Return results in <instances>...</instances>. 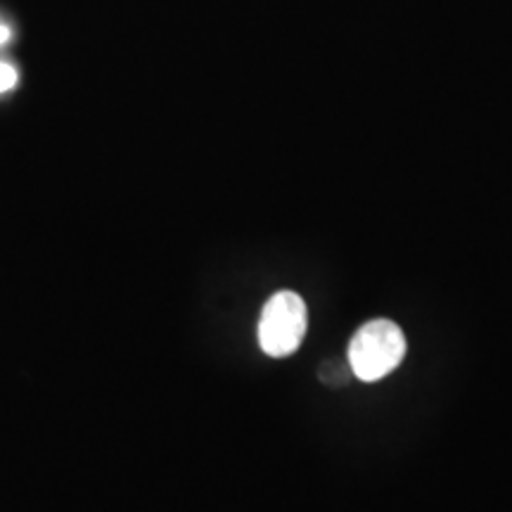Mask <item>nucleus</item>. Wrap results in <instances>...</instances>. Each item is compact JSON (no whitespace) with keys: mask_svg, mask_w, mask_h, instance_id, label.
I'll return each mask as SVG.
<instances>
[{"mask_svg":"<svg viewBox=\"0 0 512 512\" xmlns=\"http://www.w3.org/2000/svg\"><path fill=\"white\" fill-rule=\"evenodd\" d=\"M406 337L392 320H370L356 330L349 344V366L361 382H377L401 366Z\"/></svg>","mask_w":512,"mask_h":512,"instance_id":"1","label":"nucleus"},{"mask_svg":"<svg viewBox=\"0 0 512 512\" xmlns=\"http://www.w3.org/2000/svg\"><path fill=\"white\" fill-rule=\"evenodd\" d=\"M306 304L297 292L280 290L268 299L259 320V344L271 358L292 356L306 337Z\"/></svg>","mask_w":512,"mask_h":512,"instance_id":"2","label":"nucleus"},{"mask_svg":"<svg viewBox=\"0 0 512 512\" xmlns=\"http://www.w3.org/2000/svg\"><path fill=\"white\" fill-rule=\"evenodd\" d=\"M19 76H17V69L12 67V64H5L0 62V93H8L12 88L17 86Z\"/></svg>","mask_w":512,"mask_h":512,"instance_id":"3","label":"nucleus"},{"mask_svg":"<svg viewBox=\"0 0 512 512\" xmlns=\"http://www.w3.org/2000/svg\"><path fill=\"white\" fill-rule=\"evenodd\" d=\"M8 38H10V29L5 27V24H0V46H3V43L8 41Z\"/></svg>","mask_w":512,"mask_h":512,"instance_id":"4","label":"nucleus"}]
</instances>
